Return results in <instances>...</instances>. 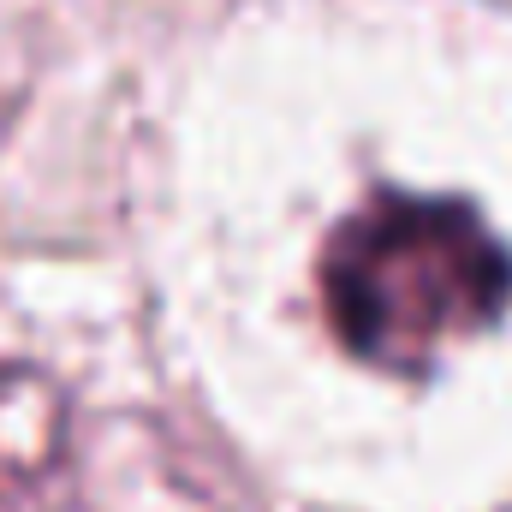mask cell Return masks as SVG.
<instances>
[{
    "label": "cell",
    "instance_id": "cell-1",
    "mask_svg": "<svg viewBox=\"0 0 512 512\" xmlns=\"http://www.w3.org/2000/svg\"><path fill=\"white\" fill-rule=\"evenodd\" d=\"M322 316L334 340L393 376L489 334L512 304L507 239L459 197L376 191L322 245Z\"/></svg>",
    "mask_w": 512,
    "mask_h": 512
},
{
    "label": "cell",
    "instance_id": "cell-2",
    "mask_svg": "<svg viewBox=\"0 0 512 512\" xmlns=\"http://www.w3.org/2000/svg\"><path fill=\"white\" fill-rule=\"evenodd\" d=\"M78 471L66 387L30 364H0V512H42Z\"/></svg>",
    "mask_w": 512,
    "mask_h": 512
},
{
    "label": "cell",
    "instance_id": "cell-3",
    "mask_svg": "<svg viewBox=\"0 0 512 512\" xmlns=\"http://www.w3.org/2000/svg\"><path fill=\"white\" fill-rule=\"evenodd\" d=\"M114 429H120V441H114L108 423H102L96 453H90V441L78 447L84 495H96L102 512H215L209 495L185 477L173 441H161V435H155L149 423H137V417H120Z\"/></svg>",
    "mask_w": 512,
    "mask_h": 512
}]
</instances>
